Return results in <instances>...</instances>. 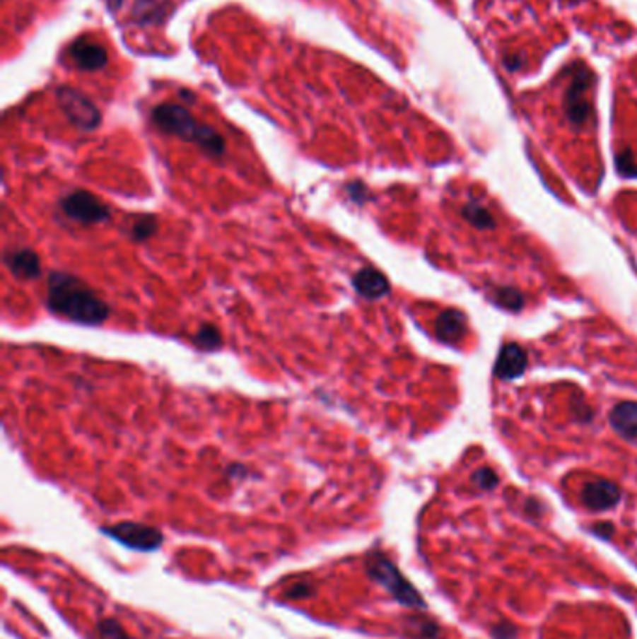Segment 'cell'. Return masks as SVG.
Masks as SVG:
<instances>
[{
    "mask_svg": "<svg viewBox=\"0 0 637 639\" xmlns=\"http://www.w3.org/2000/svg\"><path fill=\"white\" fill-rule=\"evenodd\" d=\"M4 264L19 279H37L42 275V264L40 258L32 249H13L6 252Z\"/></svg>",
    "mask_w": 637,
    "mask_h": 639,
    "instance_id": "obj_11",
    "label": "cell"
},
{
    "mask_svg": "<svg viewBox=\"0 0 637 639\" xmlns=\"http://www.w3.org/2000/svg\"><path fill=\"white\" fill-rule=\"evenodd\" d=\"M64 215L81 225H98L110 217L109 206L88 191H71L60 200Z\"/></svg>",
    "mask_w": 637,
    "mask_h": 639,
    "instance_id": "obj_6",
    "label": "cell"
},
{
    "mask_svg": "<svg viewBox=\"0 0 637 639\" xmlns=\"http://www.w3.org/2000/svg\"><path fill=\"white\" fill-rule=\"evenodd\" d=\"M69 58L78 69L98 71L107 66V51L103 45L92 42L88 37H78L69 47Z\"/></svg>",
    "mask_w": 637,
    "mask_h": 639,
    "instance_id": "obj_8",
    "label": "cell"
},
{
    "mask_svg": "<svg viewBox=\"0 0 637 639\" xmlns=\"http://www.w3.org/2000/svg\"><path fill=\"white\" fill-rule=\"evenodd\" d=\"M122 2H124V0H105V4H107V8H109L110 11L118 10L122 6Z\"/></svg>",
    "mask_w": 637,
    "mask_h": 639,
    "instance_id": "obj_29",
    "label": "cell"
},
{
    "mask_svg": "<svg viewBox=\"0 0 637 639\" xmlns=\"http://www.w3.org/2000/svg\"><path fill=\"white\" fill-rule=\"evenodd\" d=\"M609 423L622 438L637 440V402L616 404L609 414Z\"/></svg>",
    "mask_w": 637,
    "mask_h": 639,
    "instance_id": "obj_15",
    "label": "cell"
},
{
    "mask_svg": "<svg viewBox=\"0 0 637 639\" xmlns=\"http://www.w3.org/2000/svg\"><path fill=\"white\" fill-rule=\"evenodd\" d=\"M351 284H353L356 292L365 299H380L391 290V284H389L385 275L380 269L370 266L359 269L351 279Z\"/></svg>",
    "mask_w": 637,
    "mask_h": 639,
    "instance_id": "obj_10",
    "label": "cell"
},
{
    "mask_svg": "<svg viewBox=\"0 0 637 639\" xmlns=\"http://www.w3.org/2000/svg\"><path fill=\"white\" fill-rule=\"evenodd\" d=\"M503 64H505V68H507L508 71L514 74V71H520V69L525 66V58H523V54H505Z\"/></svg>",
    "mask_w": 637,
    "mask_h": 639,
    "instance_id": "obj_26",
    "label": "cell"
},
{
    "mask_svg": "<svg viewBox=\"0 0 637 639\" xmlns=\"http://www.w3.org/2000/svg\"><path fill=\"white\" fill-rule=\"evenodd\" d=\"M473 481H475L477 486L482 488V490H491V488L497 486L499 479H497L496 473L486 467V469H481V471H477L475 475H473Z\"/></svg>",
    "mask_w": 637,
    "mask_h": 639,
    "instance_id": "obj_22",
    "label": "cell"
},
{
    "mask_svg": "<svg viewBox=\"0 0 637 639\" xmlns=\"http://www.w3.org/2000/svg\"><path fill=\"white\" fill-rule=\"evenodd\" d=\"M592 531H595L600 539H612L613 533H615V527H613L609 522H600V524H596L595 527H592Z\"/></svg>",
    "mask_w": 637,
    "mask_h": 639,
    "instance_id": "obj_28",
    "label": "cell"
},
{
    "mask_svg": "<svg viewBox=\"0 0 637 639\" xmlns=\"http://www.w3.org/2000/svg\"><path fill=\"white\" fill-rule=\"evenodd\" d=\"M491 635L496 639H516V626L510 623H499L491 628Z\"/></svg>",
    "mask_w": 637,
    "mask_h": 639,
    "instance_id": "obj_24",
    "label": "cell"
},
{
    "mask_svg": "<svg viewBox=\"0 0 637 639\" xmlns=\"http://www.w3.org/2000/svg\"><path fill=\"white\" fill-rule=\"evenodd\" d=\"M346 193H348V197H350L353 202H357V204H363V202H366V199H368V189H366V185L359 184V182L346 185Z\"/></svg>",
    "mask_w": 637,
    "mask_h": 639,
    "instance_id": "obj_23",
    "label": "cell"
},
{
    "mask_svg": "<svg viewBox=\"0 0 637 639\" xmlns=\"http://www.w3.org/2000/svg\"><path fill=\"white\" fill-rule=\"evenodd\" d=\"M57 98L64 115L68 116L69 122L78 129L94 131L101 124L100 109L83 92H78L71 86H62L57 90Z\"/></svg>",
    "mask_w": 637,
    "mask_h": 639,
    "instance_id": "obj_5",
    "label": "cell"
},
{
    "mask_svg": "<svg viewBox=\"0 0 637 639\" xmlns=\"http://www.w3.org/2000/svg\"><path fill=\"white\" fill-rule=\"evenodd\" d=\"M630 159H632L630 152H624L622 156H619V158H616V165H619V170H621L622 174H633V172H636V167H633Z\"/></svg>",
    "mask_w": 637,
    "mask_h": 639,
    "instance_id": "obj_27",
    "label": "cell"
},
{
    "mask_svg": "<svg viewBox=\"0 0 637 639\" xmlns=\"http://www.w3.org/2000/svg\"><path fill=\"white\" fill-rule=\"evenodd\" d=\"M406 630L415 639H438L439 626L428 617H408L406 619Z\"/></svg>",
    "mask_w": 637,
    "mask_h": 639,
    "instance_id": "obj_16",
    "label": "cell"
},
{
    "mask_svg": "<svg viewBox=\"0 0 637 639\" xmlns=\"http://www.w3.org/2000/svg\"><path fill=\"white\" fill-rule=\"evenodd\" d=\"M496 301L499 305H503L505 309H510V310H520L523 305L522 293L516 292V290H512V288L497 290Z\"/></svg>",
    "mask_w": 637,
    "mask_h": 639,
    "instance_id": "obj_20",
    "label": "cell"
},
{
    "mask_svg": "<svg viewBox=\"0 0 637 639\" xmlns=\"http://www.w3.org/2000/svg\"><path fill=\"white\" fill-rule=\"evenodd\" d=\"M525 367H527L525 351L516 344H507L497 357L496 374L501 380H514V377L522 376Z\"/></svg>",
    "mask_w": 637,
    "mask_h": 639,
    "instance_id": "obj_13",
    "label": "cell"
},
{
    "mask_svg": "<svg viewBox=\"0 0 637 639\" xmlns=\"http://www.w3.org/2000/svg\"><path fill=\"white\" fill-rule=\"evenodd\" d=\"M465 331H467L465 316L456 309L443 310L436 322V335L445 344H456L458 341H462Z\"/></svg>",
    "mask_w": 637,
    "mask_h": 639,
    "instance_id": "obj_12",
    "label": "cell"
},
{
    "mask_svg": "<svg viewBox=\"0 0 637 639\" xmlns=\"http://www.w3.org/2000/svg\"><path fill=\"white\" fill-rule=\"evenodd\" d=\"M47 309L81 325H101L109 318V305L69 273H51L47 281Z\"/></svg>",
    "mask_w": 637,
    "mask_h": 639,
    "instance_id": "obj_1",
    "label": "cell"
},
{
    "mask_svg": "<svg viewBox=\"0 0 637 639\" xmlns=\"http://www.w3.org/2000/svg\"><path fill=\"white\" fill-rule=\"evenodd\" d=\"M98 630H100V634L103 639H131L129 635H127L126 630L122 628L115 619H105V621H101Z\"/></svg>",
    "mask_w": 637,
    "mask_h": 639,
    "instance_id": "obj_21",
    "label": "cell"
},
{
    "mask_svg": "<svg viewBox=\"0 0 637 639\" xmlns=\"http://www.w3.org/2000/svg\"><path fill=\"white\" fill-rule=\"evenodd\" d=\"M173 10L170 0H135L133 19L139 25H161Z\"/></svg>",
    "mask_w": 637,
    "mask_h": 639,
    "instance_id": "obj_14",
    "label": "cell"
},
{
    "mask_svg": "<svg viewBox=\"0 0 637 639\" xmlns=\"http://www.w3.org/2000/svg\"><path fill=\"white\" fill-rule=\"evenodd\" d=\"M462 213H464L465 219L469 221L471 225H475L477 228L486 230V228H493V226H496V221L491 219V215L486 211V208H482V206L479 204H473V202H471V204H467L464 210H462Z\"/></svg>",
    "mask_w": 637,
    "mask_h": 639,
    "instance_id": "obj_18",
    "label": "cell"
},
{
    "mask_svg": "<svg viewBox=\"0 0 637 639\" xmlns=\"http://www.w3.org/2000/svg\"><path fill=\"white\" fill-rule=\"evenodd\" d=\"M193 342L200 350L214 351L223 346V336H221V331L214 324H204L200 325V329L194 333Z\"/></svg>",
    "mask_w": 637,
    "mask_h": 639,
    "instance_id": "obj_17",
    "label": "cell"
},
{
    "mask_svg": "<svg viewBox=\"0 0 637 639\" xmlns=\"http://www.w3.org/2000/svg\"><path fill=\"white\" fill-rule=\"evenodd\" d=\"M152 120L161 131L180 136L187 142H194L211 158H221L225 153V139L214 127L199 124L185 107L176 103H163L152 110Z\"/></svg>",
    "mask_w": 637,
    "mask_h": 639,
    "instance_id": "obj_2",
    "label": "cell"
},
{
    "mask_svg": "<svg viewBox=\"0 0 637 639\" xmlns=\"http://www.w3.org/2000/svg\"><path fill=\"white\" fill-rule=\"evenodd\" d=\"M581 501L590 510L602 512V510L613 508L621 501V490L609 481H592L583 488Z\"/></svg>",
    "mask_w": 637,
    "mask_h": 639,
    "instance_id": "obj_9",
    "label": "cell"
},
{
    "mask_svg": "<svg viewBox=\"0 0 637 639\" xmlns=\"http://www.w3.org/2000/svg\"><path fill=\"white\" fill-rule=\"evenodd\" d=\"M103 531L122 544L142 551L156 550L163 542V534L156 527L135 524V522H122L112 527H105Z\"/></svg>",
    "mask_w": 637,
    "mask_h": 639,
    "instance_id": "obj_7",
    "label": "cell"
},
{
    "mask_svg": "<svg viewBox=\"0 0 637 639\" xmlns=\"http://www.w3.org/2000/svg\"><path fill=\"white\" fill-rule=\"evenodd\" d=\"M575 74L572 75V83H570L566 94H564V112L572 126L581 127L585 126L590 118V101L587 98L589 88L595 83V74L587 68L585 64L578 62L574 66Z\"/></svg>",
    "mask_w": 637,
    "mask_h": 639,
    "instance_id": "obj_4",
    "label": "cell"
},
{
    "mask_svg": "<svg viewBox=\"0 0 637 639\" xmlns=\"http://www.w3.org/2000/svg\"><path fill=\"white\" fill-rule=\"evenodd\" d=\"M157 230V217L156 215H142L135 221V225L131 228V236L135 241H146L152 238Z\"/></svg>",
    "mask_w": 637,
    "mask_h": 639,
    "instance_id": "obj_19",
    "label": "cell"
},
{
    "mask_svg": "<svg viewBox=\"0 0 637 639\" xmlns=\"http://www.w3.org/2000/svg\"><path fill=\"white\" fill-rule=\"evenodd\" d=\"M312 592V587L308 585L307 582H299V583H293L290 589L286 591V597L288 598H303L308 597Z\"/></svg>",
    "mask_w": 637,
    "mask_h": 639,
    "instance_id": "obj_25",
    "label": "cell"
},
{
    "mask_svg": "<svg viewBox=\"0 0 637 639\" xmlns=\"http://www.w3.org/2000/svg\"><path fill=\"white\" fill-rule=\"evenodd\" d=\"M366 570H368L374 582L380 583L402 606L417 609L426 608L421 592L402 576V572L398 570L395 563L391 559H387L383 553H380V551L370 553L366 559Z\"/></svg>",
    "mask_w": 637,
    "mask_h": 639,
    "instance_id": "obj_3",
    "label": "cell"
}]
</instances>
